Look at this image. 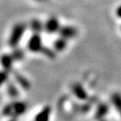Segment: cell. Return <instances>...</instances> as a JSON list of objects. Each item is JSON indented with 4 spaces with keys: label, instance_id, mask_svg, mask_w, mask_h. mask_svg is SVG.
<instances>
[{
    "label": "cell",
    "instance_id": "obj_1",
    "mask_svg": "<svg viewBox=\"0 0 121 121\" xmlns=\"http://www.w3.org/2000/svg\"><path fill=\"white\" fill-rule=\"evenodd\" d=\"M26 103L15 100L6 104L2 110L3 115L8 118H18L22 116L27 110Z\"/></svg>",
    "mask_w": 121,
    "mask_h": 121
},
{
    "label": "cell",
    "instance_id": "obj_2",
    "mask_svg": "<svg viewBox=\"0 0 121 121\" xmlns=\"http://www.w3.org/2000/svg\"><path fill=\"white\" fill-rule=\"evenodd\" d=\"M26 28V25L24 23H18L13 25L9 37V45L11 47H17L25 35Z\"/></svg>",
    "mask_w": 121,
    "mask_h": 121
},
{
    "label": "cell",
    "instance_id": "obj_3",
    "mask_svg": "<svg viewBox=\"0 0 121 121\" xmlns=\"http://www.w3.org/2000/svg\"><path fill=\"white\" fill-rule=\"evenodd\" d=\"M44 45L42 42V38L40 34H33L29 39L27 43V48L30 52L41 53Z\"/></svg>",
    "mask_w": 121,
    "mask_h": 121
},
{
    "label": "cell",
    "instance_id": "obj_4",
    "mask_svg": "<svg viewBox=\"0 0 121 121\" xmlns=\"http://www.w3.org/2000/svg\"><path fill=\"white\" fill-rule=\"evenodd\" d=\"M72 93L76 98L79 99V100L85 101L88 98V94H87V91L85 90V88L83 87V86L80 83H74L72 85L71 87Z\"/></svg>",
    "mask_w": 121,
    "mask_h": 121
},
{
    "label": "cell",
    "instance_id": "obj_5",
    "mask_svg": "<svg viewBox=\"0 0 121 121\" xmlns=\"http://www.w3.org/2000/svg\"><path fill=\"white\" fill-rule=\"evenodd\" d=\"M60 23L56 17H51L44 24V30L49 34H54L60 30Z\"/></svg>",
    "mask_w": 121,
    "mask_h": 121
},
{
    "label": "cell",
    "instance_id": "obj_6",
    "mask_svg": "<svg viewBox=\"0 0 121 121\" xmlns=\"http://www.w3.org/2000/svg\"><path fill=\"white\" fill-rule=\"evenodd\" d=\"M14 59H13L12 54H3L0 56V64L2 66L3 69L8 72H12L13 71V66L14 63Z\"/></svg>",
    "mask_w": 121,
    "mask_h": 121
},
{
    "label": "cell",
    "instance_id": "obj_7",
    "mask_svg": "<svg viewBox=\"0 0 121 121\" xmlns=\"http://www.w3.org/2000/svg\"><path fill=\"white\" fill-rule=\"evenodd\" d=\"M59 34L60 37H63L66 40H70L78 35V30L74 26L71 25H65L60 28Z\"/></svg>",
    "mask_w": 121,
    "mask_h": 121
},
{
    "label": "cell",
    "instance_id": "obj_8",
    "mask_svg": "<svg viewBox=\"0 0 121 121\" xmlns=\"http://www.w3.org/2000/svg\"><path fill=\"white\" fill-rule=\"evenodd\" d=\"M51 115V106H45L35 117V121H50Z\"/></svg>",
    "mask_w": 121,
    "mask_h": 121
},
{
    "label": "cell",
    "instance_id": "obj_9",
    "mask_svg": "<svg viewBox=\"0 0 121 121\" xmlns=\"http://www.w3.org/2000/svg\"><path fill=\"white\" fill-rule=\"evenodd\" d=\"M67 40L63 37H59L53 43V49L56 51H63L67 46Z\"/></svg>",
    "mask_w": 121,
    "mask_h": 121
},
{
    "label": "cell",
    "instance_id": "obj_10",
    "mask_svg": "<svg viewBox=\"0 0 121 121\" xmlns=\"http://www.w3.org/2000/svg\"><path fill=\"white\" fill-rule=\"evenodd\" d=\"M14 78L16 82H18L20 87H22L25 90H28L30 87V82H29V80L26 78H25L23 75H21L20 73H18V72H15L14 73Z\"/></svg>",
    "mask_w": 121,
    "mask_h": 121
},
{
    "label": "cell",
    "instance_id": "obj_11",
    "mask_svg": "<svg viewBox=\"0 0 121 121\" xmlns=\"http://www.w3.org/2000/svg\"><path fill=\"white\" fill-rule=\"evenodd\" d=\"M30 28L34 34H40L44 30V25L38 19H33L30 24Z\"/></svg>",
    "mask_w": 121,
    "mask_h": 121
},
{
    "label": "cell",
    "instance_id": "obj_12",
    "mask_svg": "<svg viewBox=\"0 0 121 121\" xmlns=\"http://www.w3.org/2000/svg\"><path fill=\"white\" fill-rule=\"evenodd\" d=\"M108 111V108L107 107V105H105L104 104H100L98 107V108H97L96 113H95V119H98V120L103 119V118L107 114Z\"/></svg>",
    "mask_w": 121,
    "mask_h": 121
},
{
    "label": "cell",
    "instance_id": "obj_13",
    "mask_svg": "<svg viewBox=\"0 0 121 121\" xmlns=\"http://www.w3.org/2000/svg\"><path fill=\"white\" fill-rule=\"evenodd\" d=\"M7 92H8V93H9V95L13 98H17V97L19 96V90H18V88L16 87V86L12 82H9L8 84Z\"/></svg>",
    "mask_w": 121,
    "mask_h": 121
},
{
    "label": "cell",
    "instance_id": "obj_14",
    "mask_svg": "<svg viewBox=\"0 0 121 121\" xmlns=\"http://www.w3.org/2000/svg\"><path fill=\"white\" fill-rule=\"evenodd\" d=\"M11 54L13 56L15 61H19V60H23L24 57H25V52H24V51L18 47L13 48V51Z\"/></svg>",
    "mask_w": 121,
    "mask_h": 121
},
{
    "label": "cell",
    "instance_id": "obj_15",
    "mask_svg": "<svg viewBox=\"0 0 121 121\" xmlns=\"http://www.w3.org/2000/svg\"><path fill=\"white\" fill-rule=\"evenodd\" d=\"M112 103L119 111L121 112V95L118 93H113L111 98Z\"/></svg>",
    "mask_w": 121,
    "mask_h": 121
},
{
    "label": "cell",
    "instance_id": "obj_16",
    "mask_svg": "<svg viewBox=\"0 0 121 121\" xmlns=\"http://www.w3.org/2000/svg\"><path fill=\"white\" fill-rule=\"evenodd\" d=\"M41 53L45 56L48 57L50 59H53L56 57V51L54 49H51L49 47H45L44 46L41 51Z\"/></svg>",
    "mask_w": 121,
    "mask_h": 121
},
{
    "label": "cell",
    "instance_id": "obj_17",
    "mask_svg": "<svg viewBox=\"0 0 121 121\" xmlns=\"http://www.w3.org/2000/svg\"><path fill=\"white\" fill-rule=\"evenodd\" d=\"M9 72L4 69L0 71V87H2L4 83L9 82Z\"/></svg>",
    "mask_w": 121,
    "mask_h": 121
},
{
    "label": "cell",
    "instance_id": "obj_18",
    "mask_svg": "<svg viewBox=\"0 0 121 121\" xmlns=\"http://www.w3.org/2000/svg\"><path fill=\"white\" fill-rule=\"evenodd\" d=\"M116 14H117L118 17L121 18V6H119L117 9V10H116Z\"/></svg>",
    "mask_w": 121,
    "mask_h": 121
},
{
    "label": "cell",
    "instance_id": "obj_19",
    "mask_svg": "<svg viewBox=\"0 0 121 121\" xmlns=\"http://www.w3.org/2000/svg\"><path fill=\"white\" fill-rule=\"evenodd\" d=\"M8 121H17V118H9Z\"/></svg>",
    "mask_w": 121,
    "mask_h": 121
},
{
    "label": "cell",
    "instance_id": "obj_20",
    "mask_svg": "<svg viewBox=\"0 0 121 121\" xmlns=\"http://www.w3.org/2000/svg\"><path fill=\"white\" fill-rule=\"evenodd\" d=\"M35 1H38V2H44V1H46V0H35Z\"/></svg>",
    "mask_w": 121,
    "mask_h": 121
},
{
    "label": "cell",
    "instance_id": "obj_21",
    "mask_svg": "<svg viewBox=\"0 0 121 121\" xmlns=\"http://www.w3.org/2000/svg\"><path fill=\"white\" fill-rule=\"evenodd\" d=\"M100 121H106V120H104V119H101Z\"/></svg>",
    "mask_w": 121,
    "mask_h": 121
},
{
    "label": "cell",
    "instance_id": "obj_22",
    "mask_svg": "<svg viewBox=\"0 0 121 121\" xmlns=\"http://www.w3.org/2000/svg\"><path fill=\"white\" fill-rule=\"evenodd\" d=\"M120 113H121V112H120Z\"/></svg>",
    "mask_w": 121,
    "mask_h": 121
},
{
    "label": "cell",
    "instance_id": "obj_23",
    "mask_svg": "<svg viewBox=\"0 0 121 121\" xmlns=\"http://www.w3.org/2000/svg\"><path fill=\"white\" fill-rule=\"evenodd\" d=\"M34 121H35V120H34Z\"/></svg>",
    "mask_w": 121,
    "mask_h": 121
}]
</instances>
